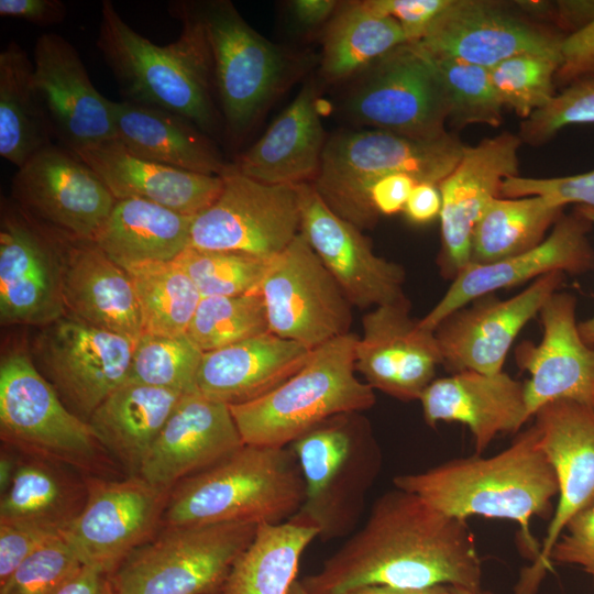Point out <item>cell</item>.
I'll use <instances>...</instances> for the list:
<instances>
[{
	"label": "cell",
	"instance_id": "obj_5",
	"mask_svg": "<svg viewBox=\"0 0 594 594\" xmlns=\"http://www.w3.org/2000/svg\"><path fill=\"white\" fill-rule=\"evenodd\" d=\"M464 147L450 133L422 140L378 129L341 132L326 141L311 185L332 211L364 230L380 218L370 202L377 180L405 173L418 183L439 185L458 165Z\"/></svg>",
	"mask_w": 594,
	"mask_h": 594
},
{
	"label": "cell",
	"instance_id": "obj_10",
	"mask_svg": "<svg viewBox=\"0 0 594 594\" xmlns=\"http://www.w3.org/2000/svg\"><path fill=\"white\" fill-rule=\"evenodd\" d=\"M204 26L213 91L231 136L245 133L278 91L287 72L282 51L229 1L194 4Z\"/></svg>",
	"mask_w": 594,
	"mask_h": 594
},
{
	"label": "cell",
	"instance_id": "obj_54",
	"mask_svg": "<svg viewBox=\"0 0 594 594\" xmlns=\"http://www.w3.org/2000/svg\"><path fill=\"white\" fill-rule=\"evenodd\" d=\"M418 182L405 173L387 175L377 180L370 190V202L378 216H392L404 211L407 199Z\"/></svg>",
	"mask_w": 594,
	"mask_h": 594
},
{
	"label": "cell",
	"instance_id": "obj_9",
	"mask_svg": "<svg viewBox=\"0 0 594 594\" xmlns=\"http://www.w3.org/2000/svg\"><path fill=\"white\" fill-rule=\"evenodd\" d=\"M257 524L163 526L110 574L116 594H221Z\"/></svg>",
	"mask_w": 594,
	"mask_h": 594
},
{
	"label": "cell",
	"instance_id": "obj_61",
	"mask_svg": "<svg viewBox=\"0 0 594 594\" xmlns=\"http://www.w3.org/2000/svg\"><path fill=\"white\" fill-rule=\"evenodd\" d=\"M18 452L4 444L1 446L0 453V492L3 494L10 486L13 479L16 463Z\"/></svg>",
	"mask_w": 594,
	"mask_h": 594
},
{
	"label": "cell",
	"instance_id": "obj_26",
	"mask_svg": "<svg viewBox=\"0 0 594 594\" xmlns=\"http://www.w3.org/2000/svg\"><path fill=\"white\" fill-rule=\"evenodd\" d=\"M33 77L54 138L72 152L116 140L112 101L90 80L73 44L56 33L40 35Z\"/></svg>",
	"mask_w": 594,
	"mask_h": 594
},
{
	"label": "cell",
	"instance_id": "obj_47",
	"mask_svg": "<svg viewBox=\"0 0 594 594\" xmlns=\"http://www.w3.org/2000/svg\"><path fill=\"white\" fill-rule=\"evenodd\" d=\"M82 566L72 547L58 536L0 583V594H57Z\"/></svg>",
	"mask_w": 594,
	"mask_h": 594
},
{
	"label": "cell",
	"instance_id": "obj_40",
	"mask_svg": "<svg viewBox=\"0 0 594 594\" xmlns=\"http://www.w3.org/2000/svg\"><path fill=\"white\" fill-rule=\"evenodd\" d=\"M563 209L542 196L496 197L474 229L470 263H495L536 248Z\"/></svg>",
	"mask_w": 594,
	"mask_h": 594
},
{
	"label": "cell",
	"instance_id": "obj_33",
	"mask_svg": "<svg viewBox=\"0 0 594 594\" xmlns=\"http://www.w3.org/2000/svg\"><path fill=\"white\" fill-rule=\"evenodd\" d=\"M112 112L116 140L135 156L207 175L229 166L207 133L177 113L127 100L112 101Z\"/></svg>",
	"mask_w": 594,
	"mask_h": 594
},
{
	"label": "cell",
	"instance_id": "obj_32",
	"mask_svg": "<svg viewBox=\"0 0 594 594\" xmlns=\"http://www.w3.org/2000/svg\"><path fill=\"white\" fill-rule=\"evenodd\" d=\"M315 86L307 84L264 134L233 163L244 176L270 185L316 178L326 144Z\"/></svg>",
	"mask_w": 594,
	"mask_h": 594
},
{
	"label": "cell",
	"instance_id": "obj_25",
	"mask_svg": "<svg viewBox=\"0 0 594 594\" xmlns=\"http://www.w3.org/2000/svg\"><path fill=\"white\" fill-rule=\"evenodd\" d=\"M592 227L573 209L561 216L550 234L536 248L495 263L468 264L436 306L420 319V324L435 331L446 317L474 299L552 272L579 275L593 271L594 249L587 237Z\"/></svg>",
	"mask_w": 594,
	"mask_h": 594
},
{
	"label": "cell",
	"instance_id": "obj_64",
	"mask_svg": "<svg viewBox=\"0 0 594 594\" xmlns=\"http://www.w3.org/2000/svg\"><path fill=\"white\" fill-rule=\"evenodd\" d=\"M288 594H311V593L305 588L300 580H296L293 583Z\"/></svg>",
	"mask_w": 594,
	"mask_h": 594
},
{
	"label": "cell",
	"instance_id": "obj_53",
	"mask_svg": "<svg viewBox=\"0 0 594 594\" xmlns=\"http://www.w3.org/2000/svg\"><path fill=\"white\" fill-rule=\"evenodd\" d=\"M592 77H594V20L562 38L556 86L564 88Z\"/></svg>",
	"mask_w": 594,
	"mask_h": 594
},
{
	"label": "cell",
	"instance_id": "obj_43",
	"mask_svg": "<svg viewBox=\"0 0 594 594\" xmlns=\"http://www.w3.org/2000/svg\"><path fill=\"white\" fill-rule=\"evenodd\" d=\"M202 354L186 334L142 333L134 343L128 381L184 395L198 393Z\"/></svg>",
	"mask_w": 594,
	"mask_h": 594
},
{
	"label": "cell",
	"instance_id": "obj_60",
	"mask_svg": "<svg viewBox=\"0 0 594 594\" xmlns=\"http://www.w3.org/2000/svg\"><path fill=\"white\" fill-rule=\"evenodd\" d=\"M345 594H452L448 585H433L427 587H394L385 585L364 586Z\"/></svg>",
	"mask_w": 594,
	"mask_h": 594
},
{
	"label": "cell",
	"instance_id": "obj_1",
	"mask_svg": "<svg viewBox=\"0 0 594 594\" xmlns=\"http://www.w3.org/2000/svg\"><path fill=\"white\" fill-rule=\"evenodd\" d=\"M482 572L466 519L395 487L374 502L364 526L300 582L311 594H345L372 585L480 591Z\"/></svg>",
	"mask_w": 594,
	"mask_h": 594
},
{
	"label": "cell",
	"instance_id": "obj_20",
	"mask_svg": "<svg viewBox=\"0 0 594 594\" xmlns=\"http://www.w3.org/2000/svg\"><path fill=\"white\" fill-rule=\"evenodd\" d=\"M563 279L552 272L510 298L484 295L450 314L435 329L442 365L451 373L502 372L512 344Z\"/></svg>",
	"mask_w": 594,
	"mask_h": 594
},
{
	"label": "cell",
	"instance_id": "obj_4",
	"mask_svg": "<svg viewBox=\"0 0 594 594\" xmlns=\"http://www.w3.org/2000/svg\"><path fill=\"white\" fill-rule=\"evenodd\" d=\"M305 499V483L290 447L244 443L169 492L163 526L224 522L280 524Z\"/></svg>",
	"mask_w": 594,
	"mask_h": 594
},
{
	"label": "cell",
	"instance_id": "obj_19",
	"mask_svg": "<svg viewBox=\"0 0 594 594\" xmlns=\"http://www.w3.org/2000/svg\"><path fill=\"white\" fill-rule=\"evenodd\" d=\"M540 443L557 476L558 503L540 552L525 568L516 594H535L548 570L549 556L569 520L594 504V409L572 400H554L535 414Z\"/></svg>",
	"mask_w": 594,
	"mask_h": 594
},
{
	"label": "cell",
	"instance_id": "obj_30",
	"mask_svg": "<svg viewBox=\"0 0 594 594\" xmlns=\"http://www.w3.org/2000/svg\"><path fill=\"white\" fill-rule=\"evenodd\" d=\"M117 200L142 199L195 217L221 193L218 175L194 173L141 158L111 140L74 152Z\"/></svg>",
	"mask_w": 594,
	"mask_h": 594
},
{
	"label": "cell",
	"instance_id": "obj_62",
	"mask_svg": "<svg viewBox=\"0 0 594 594\" xmlns=\"http://www.w3.org/2000/svg\"><path fill=\"white\" fill-rule=\"evenodd\" d=\"M574 209L585 217L594 226V206H575ZM582 340L590 346H594V315L578 323Z\"/></svg>",
	"mask_w": 594,
	"mask_h": 594
},
{
	"label": "cell",
	"instance_id": "obj_59",
	"mask_svg": "<svg viewBox=\"0 0 594 594\" xmlns=\"http://www.w3.org/2000/svg\"><path fill=\"white\" fill-rule=\"evenodd\" d=\"M340 7L334 0H296L290 4L295 20L305 28L330 21Z\"/></svg>",
	"mask_w": 594,
	"mask_h": 594
},
{
	"label": "cell",
	"instance_id": "obj_11",
	"mask_svg": "<svg viewBox=\"0 0 594 594\" xmlns=\"http://www.w3.org/2000/svg\"><path fill=\"white\" fill-rule=\"evenodd\" d=\"M134 343L65 314L37 328L29 353L67 408L87 421L128 381Z\"/></svg>",
	"mask_w": 594,
	"mask_h": 594
},
{
	"label": "cell",
	"instance_id": "obj_63",
	"mask_svg": "<svg viewBox=\"0 0 594 594\" xmlns=\"http://www.w3.org/2000/svg\"><path fill=\"white\" fill-rule=\"evenodd\" d=\"M452 594H492L490 592H485L483 590L480 591H472L464 587H458V586H450Z\"/></svg>",
	"mask_w": 594,
	"mask_h": 594
},
{
	"label": "cell",
	"instance_id": "obj_38",
	"mask_svg": "<svg viewBox=\"0 0 594 594\" xmlns=\"http://www.w3.org/2000/svg\"><path fill=\"white\" fill-rule=\"evenodd\" d=\"M318 529L294 521L257 525L254 538L234 562L221 594H288L299 560Z\"/></svg>",
	"mask_w": 594,
	"mask_h": 594
},
{
	"label": "cell",
	"instance_id": "obj_37",
	"mask_svg": "<svg viewBox=\"0 0 594 594\" xmlns=\"http://www.w3.org/2000/svg\"><path fill=\"white\" fill-rule=\"evenodd\" d=\"M33 63L10 41L0 53V155L18 168L53 144V129L37 94Z\"/></svg>",
	"mask_w": 594,
	"mask_h": 594
},
{
	"label": "cell",
	"instance_id": "obj_52",
	"mask_svg": "<svg viewBox=\"0 0 594 594\" xmlns=\"http://www.w3.org/2000/svg\"><path fill=\"white\" fill-rule=\"evenodd\" d=\"M62 534L35 525L0 522V583L30 556Z\"/></svg>",
	"mask_w": 594,
	"mask_h": 594
},
{
	"label": "cell",
	"instance_id": "obj_23",
	"mask_svg": "<svg viewBox=\"0 0 594 594\" xmlns=\"http://www.w3.org/2000/svg\"><path fill=\"white\" fill-rule=\"evenodd\" d=\"M518 134L503 132L465 145L454 169L439 184L442 274L453 279L471 262L474 229L490 204L499 197L503 182L518 175Z\"/></svg>",
	"mask_w": 594,
	"mask_h": 594
},
{
	"label": "cell",
	"instance_id": "obj_39",
	"mask_svg": "<svg viewBox=\"0 0 594 594\" xmlns=\"http://www.w3.org/2000/svg\"><path fill=\"white\" fill-rule=\"evenodd\" d=\"M406 43L398 22L374 12L365 1L340 4L324 33L322 73L330 81L349 78Z\"/></svg>",
	"mask_w": 594,
	"mask_h": 594
},
{
	"label": "cell",
	"instance_id": "obj_29",
	"mask_svg": "<svg viewBox=\"0 0 594 594\" xmlns=\"http://www.w3.org/2000/svg\"><path fill=\"white\" fill-rule=\"evenodd\" d=\"M61 287L67 315L135 341L143 333L129 274L96 242L64 239Z\"/></svg>",
	"mask_w": 594,
	"mask_h": 594
},
{
	"label": "cell",
	"instance_id": "obj_48",
	"mask_svg": "<svg viewBox=\"0 0 594 594\" xmlns=\"http://www.w3.org/2000/svg\"><path fill=\"white\" fill-rule=\"evenodd\" d=\"M587 123H594V77L562 88L546 107L521 121L518 136L537 146L568 125Z\"/></svg>",
	"mask_w": 594,
	"mask_h": 594
},
{
	"label": "cell",
	"instance_id": "obj_58",
	"mask_svg": "<svg viewBox=\"0 0 594 594\" xmlns=\"http://www.w3.org/2000/svg\"><path fill=\"white\" fill-rule=\"evenodd\" d=\"M57 594H116L110 574L96 568L84 565Z\"/></svg>",
	"mask_w": 594,
	"mask_h": 594
},
{
	"label": "cell",
	"instance_id": "obj_46",
	"mask_svg": "<svg viewBox=\"0 0 594 594\" xmlns=\"http://www.w3.org/2000/svg\"><path fill=\"white\" fill-rule=\"evenodd\" d=\"M559 65L560 56L526 53L512 56L488 70L504 108L526 120L557 95Z\"/></svg>",
	"mask_w": 594,
	"mask_h": 594
},
{
	"label": "cell",
	"instance_id": "obj_22",
	"mask_svg": "<svg viewBox=\"0 0 594 594\" xmlns=\"http://www.w3.org/2000/svg\"><path fill=\"white\" fill-rule=\"evenodd\" d=\"M410 301L373 308L362 318L355 370L373 389L403 402L419 400L442 365L435 331L410 316Z\"/></svg>",
	"mask_w": 594,
	"mask_h": 594
},
{
	"label": "cell",
	"instance_id": "obj_36",
	"mask_svg": "<svg viewBox=\"0 0 594 594\" xmlns=\"http://www.w3.org/2000/svg\"><path fill=\"white\" fill-rule=\"evenodd\" d=\"M193 218L142 199L117 200L95 242L124 270L169 262L188 248Z\"/></svg>",
	"mask_w": 594,
	"mask_h": 594
},
{
	"label": "cell",
	"instance_id": "obj_6",
	"mask_svg": "<svg viewBox=\"0 0 594 594\" xmlns=\"http://www.w3.org/2000/svg\"><path fill=\"white\" fill-rule=\"evenodd\" d=\"M356 338L350 332L324 343L272 392L229 406L243 442L287 447L329 418L371 408L374 389L355 375Z\"/></svg>",
	"mask_w": 594,
	"mask_h": 594
},
{
	"label": "cell",
	"instance_id": "obj_55",
	"mask_svg": "<svg viewBox=\"0 0 594 594\" xmlns=\"http://www.w3.org/2000/svg\"><path fill=\"white\" fill-rule=\"evenodd\" d=\"M0 15L46 28L62 23L67 8L59 0H0Z\"/></svg>",
	"mask_w": 594,
	"mask_h": 594
},
{
	"label": "cell",
	"instance_id": "obj_28",
	"mask_svg": "<svg viewBox=\"0 0 594 594\" xmlns=\"http://www.w3.org/2000/svg\"><path fill=\"white\" fill-rule=\"evenodd\" d=\"M419 402L425 421L465 425L473 437L474 454L482 455L497 435L517 432L527 421L525 383L505 372L475 371L435 378Z\"/></svg>",
	"mask_w": 594,
	"mask_h": 594
},
{
	"label": "cell",
	"instance_id": "obj_51",
	"mask_svg": "<svg viewBox=\"0 0 594 594\" xmlns=\"http://www.w3.org/2000/svg\"><path fill=\"white\" fill-rule=\"evenodd\" d=\"M376 13L391 16L402 26L408 43L421 41L452 0H365Z\"/></svg>",
	"mask_w": 594,
	"mask_h": 594
},
{
	"label": "cell",
	"instance_id": "obj_2",
	"mask_svg": "<svg viewBox=\"0 0 594 594\" xmlns=\"http://www.w3.org/2000/svg\"><path fill=\"white\" fill-rule=\"evenodd\" d=\"M394 486L421 497L436 509L462 519L483 516L519 526L525 552L532 561L540 543L530 531L535 517H552L559 493L556 473L532 425L505 450L492 457L455 458L418 473L394 477Z\"/></svg>",
	"mask_w": 594,
	"mask_h": 594
},
{
	"label": "cell",
	"instance_id": "obj_12",
	"mask_svg": "<svg viewBox=\"0 0 594 594\" xmlns=\"http://www.w3.org/2000/svg\"><path fill=\"white\" fill-rule=\"evenodd\" d=\"M217 199L193 218L190 248L271 260L300 232L296 185H270L229 164Z\"/></svg>",
	"mask_w": 594,
	"mask_h": 594
},
{
	"label": "cell",
	"instance_id": "obj_14",
	"mask_svg": "<svg viewBox=\"0 0 594 594\" xmlns=\"http://www.w3.org/2000/svg\"><path fill=\"white\" fill-rule=\"evenodd\" d=\"M364 72L348 100L354 121L414 139L432 140L448 133L441 79L416 44L396 47Z\"/></svg>",
	"mask_w": 594,
	"mask_h": 594
},
{
	"label": "cell",
	"instance_id": "obj_18",
	"mask_svg": "<svg viewBox=\"0 0 594 594\" xmlns=\"http://www.w3.org/2000/svg\"><path fill=\"white\" fill-rule=\"evenodd\" d=\"M564 36L554 26L530 19L513 2L452 0L427 35L414 44L432 57L490 69L519 54L560 56Z\"/></svg>",
	"mask_w": 594,
	"mask_h": 594
},
{
	"label": "cell",
	"instance_id": "obj_49",
	"mask_svg": "<svg viewBox=\"0 0 594 594\" xmlns=\"http://www.w3.org/2000/svg\"><path fill=\"white\" fill-rule=\"evenodd\" d=\"M542 196L556 206L564 208L594 206V169L570 176L531 178L519 175L507 177L501 187L499 197L518 198Z\"/></svg>",
	"mask_w": 594,
	"mask_h": 594
},
{
	"label": "cell",
	"instance_id": "obj_17",
	"mask_svg": "<svg viewBox=\"0 0 594 594\" xmlns=\"http://www.w3.org/2000/svg\"><path fill=\"white\" fill-rule=\"evenodd\" d=\"M86 480L85 506L62 536L84 565L111 574L160 531L170 491L140 476Z\"/></svg>",
	"mask_w": 594,
	"mask_h": 594
},
{
	"label": "cell",
	"instance_id": "obj_16",
	"mask_svg": "<svg viewBox=\"0 0 594 594\" xmlns=\"http://www.w3.org/2000/svg\"><path fill=\"white\" fill-rule=\"evenodd\" d=\"M65 237L34 220L10 197L0 205V320L48 324L66 311L61 287Z\"/></svg>",
	"mask_w": 594,
	"mask_h": 594
},
{
	"label": "cell",
	"instance_id": "obj_56",
	"mask_svg": "<svg viewBox=\"0 0 594 594\" xmlns=\"http://www.w3.org/2000/svg\"><path fill=\"white\" fill-rule=\"evenodd\" d=\"M442 197L439 185L417 183L404 208L407 219L416 224H426L440 217Z\"/></svg>",
	"mask_w": 594,
	"mask_h": 594
},
{
	"label": "cell",
	"instance_id": "obj_50",
	"mask_svg": "<svg viewBox=\"0 0 594 594\" xmlns=\"http://www.w3.org/2000/svg\"><path fill=\"white\" fill-rule=\"evenodd\" d=\"M549 562L551 566L580 565L594 582V504L569 520L551 549Z\"/></svg>",
	"mask_w": 594,
	"mask_h": 594
},
{
	"label": "cell",
	"instance_id": "obj_8",
	"mask_svg": "<svg viewBox=\"0 0 594 594\" xmlns=\"http://www.w3.org/2000/svg\"><path fill=\"white\" fill-rule=\"evenodd\" d=\"M355 414L324 420L289 446L305 483V499L290 518L314 527L322 540L344 534L381 468V453Z\"/></svg>",
	"mask_w": 594,
	"mask_h": 594
},
{
	"label": "cell",
	"instance_id": "obj_45",
	"mask_svg": "<svg viewBox=\"0 0 594 594\" xmlns=\"http://www.w3.org/2000/svg\"><path fill=\"white\" fill-rule=\"evenodd\" d=\"M174 261L186 272L201 297H215L258 292L271 260L188 246Z\"/></svg>",
	"mask_w": 594,
	"mask_h": 594
},
{
	"label": "cell",
	"instance_id": "obj_41",
	"mask_svg": "<svg viewBox=\"0 0 594 594\" xmlns=\"http://www.w3.org/2000/svg\"><path fill=\"white\" fill-rule=\"evenodd\" d=\"M139 302L143 333L186 334L201 295L175 262H152L125 268Z\"/></svg>",
	"mask_w": 594,
	"mask_h": 594
},
{
	"label": "cell",
	"instance_id": "obj_34",
	"mask_svg": "<svg viewBox=\"0 0 594 594\" xmlns=\"http://www.w3.org/2000/svg\"><path fill=\"white\" fill-rule=\"evenodd\" d=\"M184 394L127 381L87 420L97 439L127 476L141 466Z\"/></svg>",
	"mask_w": 594,
	"mask_h": 594
},
{
	"label": "cell",
	"instance_id": "obj_7",
	"mask_svg": "<svg viewBox=\"0 0 594 594\" xmlns=\"http://www.w3.org/2000/svg\"><path fill=\"white\" fill-rule=\"evenodd\" d=\"M0 437L21 454L86 476L114 479L120 469L88 421L70 411L38 372L26 349H10L1 356Z\"/></svg>",
	"mask_w": 594,
	"mask_h": 594
},
{
	"label": "cell",
	"instance_id": "obj_57",
	"mask_svg": "<svg viewBox=\"0 0 594 594\" xmlns=\"http://www.w3.org/2000/svg\"><path fill=\"white\" fill-rule=\"evenodd\" d=\"M553 3L552 23L564 35L594 20V0H563Z\"/></svg>",
	"mask_w": 594,
	"mask_h": 594
},
{
	"label": "cell",
	"instance_id": "obj_15",
	"mask_svg": "<svg viewBox=\"0 0 594 594\" xmlns=\"http://www.w3.org/2000/svg\"><path fill=\"white\" fill-rule=\"evenodd\" d=\"M10 198L34 220L74 241H96L117 199L74 152L51 144L18 168Z\"/></svg>",
	"mask_w": 594,
	"mask_h": 594
},
{
	"label": "cell",
	"instance_id": "obj_13",
	"mask_svg": "<svg viewBox=\"0 0 594 594\" xmlns=\"http://www.w3.org/2000/svg\"><path fill=\"white\" fill-rule=\"evenodd\" d=\"M258 292L283 339L315 350L350 333L352 305L300 232L271 258Z\"/></svg>",
	"mask_w": 594,
	"mask_h": 594
},
{
	"label": "cell",
	"instance_id": "obj_24",
	"mask_svg": "<svg viewBox=\"0 0 594 594\" xmlns=\"http://www.w3.org/2000/svg\"><path fill=\"white\" fill-rule=\"evenodd\" d=\"M575 314L573 294L553 293L539 312L540 342L524 341L515 350L517 366L530 375L525 382L528 420L561 399L594 409V346L582 340Z\"/></svg>",
	"mask_w": 594,
	"mask_h": 594
},
{
	"label": "cell",
	"instance_id": "obj_3",
	"mask_svg": "<svg viewBox=\"0 0 594 594\" xmlns=\"http://www.w3.org/2000/svg\"><path fill=\"white\" fill-rule=\"evenodd\" d=\"M179 36L157 45L133 30L111 1H102L97 47L124 100L177 113L206 133L217 129L211 65L201 21L190 2H172Z\"/></svg>",
	"mask_w": 594,
	"mask_h": 594
},
{
	"label": "cell",
	"instance_id": "obj_42",
	"mask_svg": "<svg viewBox=\"0 0 594 594\" xmlns=\"http://www.w3.org/2000/svg\"><path fill=\"white\" fill-rule=\"evenodd\" d=\"M268 331L264 301L256 292L202 297L186 336L206 353Z\"/></svg>",
	"mask_w": 594,
	"mask_h": 594
},
{
	"label": "cell",
	"instance_id": "obj_31",
	"mask_svg": "<svg viewBox=\"0 0 594 594\" xmlns=\"http://www.w3.org/2000/svg\"><path fill=\"white\" fill-rule=\"evenodd\" d=\"M312 350L272 332L202 354L197 391L229 406L272 392L309 360Z\"/></svg>",
	"mask_w": 594,
	"mask_h": 594
},
{
	"label": "cell",
	"instance_id": "obj_35",
	"mask_svg": "<svg viewBox=\"0 0 594 594\" xmlns=\"http://www.w3.org/2000/svg\"><path fill=\"white\" fill-rule=\"evenodd\" d=\"M18 454L11 484L1 494L0 522L35 525L62 534L85 506L86 475L61 463Z\"/></svg>",
	"mask_w": 594,
	"mask_h": 594
},
{
	"label": "cell",
	"instance_id": "obj_44",
	"mask_svg": "<svg viewBox=\"0 0 594 594\" xmlns=\"http://www.w3.org/2000/svg\"><path fill=\"white\" fill-rule=\"evenodd\" d=\"M426 55L441 79L448 102V121L453 127L474 123L498 127L503 123L504 106L493 87L488 68Z\"/></svg>",
	"mask_w": 594,
	"mask_h": 594
},
{
	"label": "cell",
	"instance_id": "obj_21",
	"mask_svg": "<svg viewBox=\"0 0 594 594\" xmlns=\"http://www.w3.org/2000/svg\"><path fill=\"white\" fill-rule=\"evenodd\" d=\"M296 186L300 233L350 304L364 309L408 300L404 268L376 255L362 230L332 211L311 183Z\"/></svg>",
	"mask_w": 594,
	"mask_h": 594
},
{
	"label": "cell",
	"instance_id": "obj_27",
	"mask_svg": "<svg viewBox=\"0 0 594 594\" xmlns=\"http://www.w3.org/2000/svg\"><path fill=\"white\" fill-rule=\"evenodd\" d=\"M244 444L229 405L200 393L184 395L147 453L139 476L170 491L184 479Z\"/></svg>",
	"mask_w": 594,
	"mask_h": 594
}]
</instances>
